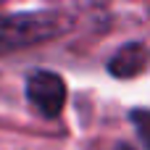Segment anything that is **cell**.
<instances>
[{"label":"cell","mask_w":150,"mask_h":150,"mask_svg":"<svg viewBox=\"0 0 150 150\" xmlns=\"http://www.w3.org/2000/svg\"><path fill=\"white\" fill-rule=\"evenodd\" d=\"M69 26L71 21L61 11L0 13V55L61 37L63 32H69Z\"/></svg>","instance_id":"cell-1"},{"label":"cell","mask_w":150,"mask_h":150,"mask_svg":"<svg viewBox=\"0 0 150 150\" xmlns=\"http://www.w3.org/2000/svg\"><path fill=\"white\" fill-rule=\"evenodd\" d=\"M26 98L45 119H55L66 103V82L53 71H32L26 76Z\"/></svg>","instance_id":"cell-2"},{"label":"cell","mask_w":150,"mask_h":150,"mask_svg":"<svg viewBox=\"0 0 150 150\" xmlns=\"http://www.w3.org/2000/svg\"><path fill=\"white\" fill-rule=\"evenodd\" d=\"M148 61L150 50L145 47V42H127L108 58V71L119 79H132L148 69Z\"/></svg>","instance_id":"cell-3"},{"label":"cell","mask_w":150,"mask_h":150,"mask_svg":"<svg viewBox=\"0 0 150 150\" xmlns=\"http://www.w3.org/2000/svg\"><path fill=\"white\" fill-rule=\"evenodd\" d=\"M132 124H134V132L140 137V142L145 145V150H150V111L148 108H134L129 113Z\"/></svg>","instance_id":"cell-4"}]
</instances>
